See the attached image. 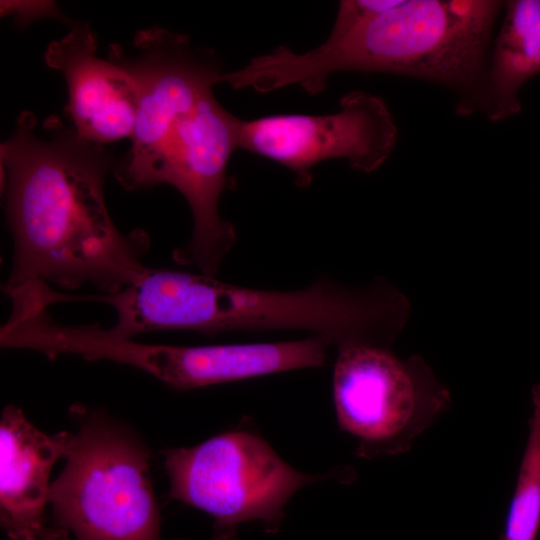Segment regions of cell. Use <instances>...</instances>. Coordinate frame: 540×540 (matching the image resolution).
<instances>
[{
    "mask_svg": "<svg viewBox=\"0 0 540 540\" xmlns=\"http://www.w3.org/2000/svg\"><path fill=\"white\" fill-rule=\"evenodd\" d=\"M37 128L36 116L22 112L0 148L13 239L3 292L44 282L110 294L136 283L150 268L143 262L150 237L142 229L123 233L110 217L104 183L112 156L56 116Z\"/></svg>",
    "mask_w": 540,
    "mask_h": 540,
    "instance_id": "1",
    "label": "cell"
},
{
    "mask_svg": "<svg viewBox=\"0 0 540 540\" xmlns=\"http://www.w3.org/2000/svg\"><path fill=\"white\" fill-rule=\"evenodd\" d=\"M493 0H408L348 34L303 53L279 46L248 64L260 93L297 85L325 90L339 71L385 72L443 84L460 95L458 110L483 109L494 21L503 6Z\"/></svg>",
    "mask_w": 540,
    "mask_h": 540,
    "instance_id": "2",
    "label": "cell"
},
{
    "mask_svg": "<svg viewBox=\"0 0 540 540\" xmlns=\"http://www.w3.org/2000/svg\"><path fill=\"white\" fill-rule=\"evenodd\" d=\"M130 330L225 332L308 331L338 349L358 344L388 346L405 324L408 304L381 279L349 288L328 278L290 291L263 290L211 276L151 268L124 298Z\"/></svg>",
    "mask_w": 540,
    "mask_h": 540,
    "instance_id": "3",
    "label": "cell"
},
{
    "mask_svg": "<svg viewBox=\"0 0 540 540\" xmlns=\"http://www.w3.org/2000/svg\"><path fill=\"white\" fill-rule=\"evenodd\" d=\"M66 465L50 486L59 528L77 540H160L150 453L124 425L76 404Z\"/></svg>",
    "mask_w": 540,
    "mask_h": 540,
    "instance_id": "4",
    "label": "cell"
},
{
    "mask_svg": "<svg viewBox=\"0 0 540 540\" xmlns=\"http://www.w3.org/2000/svg\"><path fill=\"white\" fill-rule=\"evenodd\" d=\"M171 498L208 513L215 540L259 521L276 533L289 499L333 473L306 474L285 462L258 433L235 429L186 448L163 451Z\"/></svg>",
    "mask_w": 540,
    "mask_h": 540,
    "instance_id": "5",
    "label": "cell"
},
{
    "mask_svg": "<svg viewBox=\"0 0 540 540\" xmlns=\"http://www.w3.org/2000/svg\"><path fill=\"white\" fill-rule=\"evenodd\" d=\"M108 59L130 74L138 96L131 146L115 163L114 175L126 190L153 188L160 184L176 128L220 83V60L213 49L161 27L138 31L130 51L110 45Z\"/></svg>",
    "mask_w": 540,
    "mask_h": 540,
    "instance_id": "6",
    "label": "cell"
},
{
    "mask_svg": "<svg viewBox=\"0 0 540 540\" xmlns=\"http://www.w3.org/2000/svg\"><path fill=\"white\" fill-rule=\"evenodd\" d=\"M332 388L339 425L365 459L408 451L450 402L423 360L371 344L338 349Z\"/></svg>",
    "mask_w": 540,
    "mask_h": 540,
    "instance_id": "7",
    "label": "cell"
},
{
    "mask_svg": "<svg viewBox=\"0 0 540 540\" xmlns=\"http://www.w3.org/2000/svg\"><path fill=\"white\" fill-rule=\"evenodd\" d=\"M330 345L322 336L207 346L150 344L113 336L98 324L70 325L61 338L66 355L129 365L181 390L319 367Z\"/></svg>",
    "mask_w": 540,
    "mask_h": 540,
    "instance_id": "8",
    "label": "cell"
},
{
    "mask_svg": "<svg viewBox=\"0 0 540 540\" xmlns=\"http://www.w3.org/2000/svg\"><path fill=\"white\" fill-rule=\"evenodd\" d=\"M327 115L277 114L238 120L237 147L271 159L291 170L303 188L312 182L314 165L343 158L366 173L392 153L397 128L385 101L364 91L340 100Z\"/></svg>",
    "mask_w": 540,
    "mask_h": 540,
    "instance_id": "9",
    "label": "cell"
},
{
    "mask_svg": "<svg viewBox=\"0 0 540 540\" xmlns=\"http://www.w3.org/2000/svg\"><path fill=\"white\" fill-rule=\"evenodd\" d=\"M238 120L208 92L176 128L160 178L183 195L193 217L191 238L174 250V261L211 277L237 241L234 226L220 215L219 200L230 184L227 166L238 148Z\"/></svg>",
    "mask_w": 540,
    "mask_h": 540,
    "instance_id": "10",
    "label": "cell"
},
{
    "mask_svg": "<svg viewBox=\"0 0 540 540\" xmlns=\"http://www.w3.org/2000/svg\"><path fill=\"white\" fill-rule=\"evenodd\" d=\"M51 42L45 63L60 71L68 89L66 111L80 137L105 145L133 132L138 96L133 78L118 64L96 56L97 37L84 21Z\"/></svg>",
    "mask_w": 540,
    "mask_h": 540,
    "instance_id": "11",
    "label": "cell"
},
{
    "mask_svg": "<svg viewBox=\"0 0 540 540\" xmlns=\"http://www.w3.org/2000/svg\"><path fill=\"white\" fill-rule=\"evenodd\" d=\"M70 432L48 435L21 409L7 406L0 421L1 524L12 540H69L67 531L46 523L49 474L65 458Z\"/></svg>",
    "mask_w": 540,
    "mask_h": 540,
    "instance_id": "12",
    "label": "cell"
},
{
    "mask_svg": "<svg viewBox=\"0 0 540 540\" xmlns=\"http://www.w3.org/2000/svg\"><path fill=\"white\" fill-rule=\"evenodd\" d=\"M504 6L483 105L487 117L496 121L520 111L521 86L540 72V0H511Z\"/></svg>",
    "mask_w": 540,
    "mask_h": 540,
    "instance_id": "13",
    "label": "cell"
},
{
    "mask_svg": "<svg viewBox=\"0 0 540 540\" xmlns=\"http://www.w3.org/2000/svg\"><path fill=\"white\" fill-rule=\"evenodd\" d=\"M531 402L526 444L499 540H537L540 530V384L533 387Z\"/></svg>",
    "mask_w": 540,
    "mask_h": 540,
    "instance_id": "14",
    "label": "cell"
},
{
    "mask_svg": "<svg viewBox=\"0 0 540 540\" xmlns=\"http://www.w3.org/2000/svg\"><path fill=\"white\" fill-rule=\"evenodd\" d=\"M400 0H344L328 38L342 37L376 15L394 7Z\"/></svg>",
    "mask_w": 540,
    "mask_h": 540,
    "instance_id": "15",
    "label": "cell"
}]
</instances>
